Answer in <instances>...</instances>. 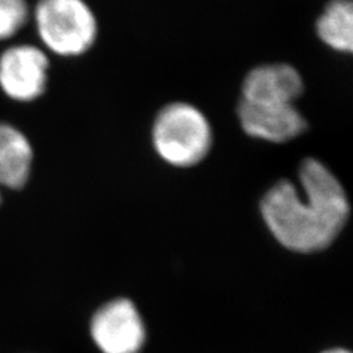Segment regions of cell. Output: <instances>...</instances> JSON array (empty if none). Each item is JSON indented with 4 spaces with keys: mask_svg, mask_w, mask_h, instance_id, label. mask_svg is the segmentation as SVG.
Returning a JSON list of instances; mask_svg holds the SVG:
<instances>
[{
    "mask_svg": "<svg viewBox=\"0 0 353 353\" xmlns=\"http://www.w3.org/2000/svg\"><path fill=\"white\" fill-rule=\"evenodd\" d=\"M299 190L279 181L261 201L265 227L290 252L313 254L327 249L345 227L351 207L341 181L326 165L309 157L299 170Z\"/></svg>",
    "mask_w": 353,
    "mask_h": 353,
    "instance_id": "obj_1",
    "label": "cell"
},
{
    "mask_svg": "<svg viewBox=\"0 0 353 353\" xmlns=\"http://www.w3.org/2000/svg\"><path fill=\"white\" fill-rule=\"evenodd\" d=\"M152 141L166 164L190 168L202 163L212 145V128L207 117L188 102L164 106L153 122Z\"/></svg>",
    "mask_w": 353,
    "mask_h": 353,
    "instance_id": "obj_2",
    "label": "cell"
},
{
    "mask_svg": "<svg viewBox=\"0 0 353 353\" xmlns=\"http://www.w3.org/2000/svg\"><path fill=\"white\" fill-rule=\"evenodd\" d=\"M38 34L61 57H79L97 38V20L84 0H39L34 11Z\"/></svg>",
    "mask_w": 353,
    "mask_h": 353,
    "instance_id": "obj_3",
    "label": "cell"
},
{
    "mask_svg": "<svg viewBox=\"0 0 353 353\" xmlns=\"http://www.w3.org/2000/svg\"><path fill=\"white\" fill-rule=\"evenodd\" d=\"M90 334L103 353H138L145 341V327L135 303L117 299L101 306L92 318Z\"/></svg>",
    "mask_w": 353,
    "mask_h": 353,
    "instance_id": "obj_4",
    "label": "cell"
},
{
    "mask_svg": "<svg viewBox=\"0 0 353 353\" xmlns=\"http://www.w3.org/2000/svg\"><path fill=\"white\" fill-rule=\"evenodd\" d=\"M49 61L36 46H13L0 57V87L17 101H33L46 88Z\"/></svg>",
    "mask_w": 353,
    "mask_h": 353,
    "instance_id": "obj_5",
    "label": "cell"
},
{
    "mask_svg": "<svg viewBox=\"0 0 353 353\" xmlns=\"http://www.w3.org/2000/svg\"><path fill=\"white\" fill-rule=\"evenodd\" d=\"M239 119L242 130L252 138L270 143H287L306 130V119L296 105L283 103H239Z\"/></svg>",
    "mask_w": 353,
    "mask_h": 353,
    "instance_id": "obj_6",
    "label": "cell"
},
{
    "mask_svg": "<svg viewBox=\"0 0 353 353\" xmlns=\"http://www.w3.org/2000/svg\"><path fill=\"white\" fill-rule=\"evenodd\" d=\"M303 76L287 63L263 64L242 83L241 100L252 103L294 105L303 92Z\"/></svg>",
    "mask_w": 353,
    "mask_h": 353,
    "instance_id": "obj_7",
    "label": "cell"
},
{
    "mask_svg": "<svg viewBox=\"0 0 353 353\" xmlns=\"http://www.w3.org/2000/svg\"><path fill=\"white\" fill-rule=\"evenodd\" d=\"M33 150L16 127L0 123V188L23 189L30 174Z\"/></svg>",
    "mask_w": 353,
    "mask_h": 353,
    "instance_id": "obj_8",
    "label": "cell"
},
{
    "mask_svg": "<svg viewBox=\"0 0 353 353\" xmlns=\"http://www.w3.org/2000/svg\"><path fill=\"white\" fill-rule=\"evenodd\" d=\"M316 34L330 49L351 52L353 49L352 0H331L316 24Z\"/></svg>",
    "mask_w": 353,
    "mask_h": 353,
    "instance_id": "obj_9",
    "label": "cell"
},
{
    "mask_svg": "<svg viewBox=\"0 0 353 353\" xmlns=\"http://www.w3.org/2000/svg\"><path fill=\"white\" fill-rule=\"evenodd\" d=\"M28 20L26 0H0V39L12 37Z\"/></svg>",
    "mask_w": 353,
    "mask_h": 353,
    "instance_id": "obj_10",
    "label": "cell"
},
{
    "mask_svg": "<svg viewBox=\"0 0 353 353\" xmlns=\"http://www.w3.org/2000/svg\"><path fill=\"white\" fill-rule=\"evenodd\" d=\"M325 353H350L348 351H345V350H330L327 352Z\"/></svg>",
    "mask_w": 353,
    "mask_h": 353,
    "instance_id": "obj_11",
    "label": "cell"
}]
</instances>
